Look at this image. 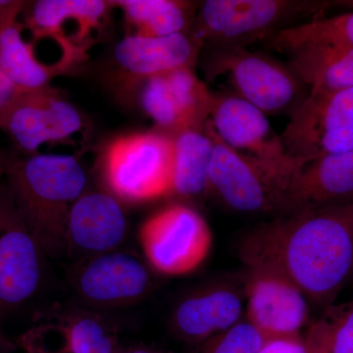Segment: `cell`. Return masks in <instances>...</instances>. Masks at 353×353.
<instances>
[{"label": "cell", "instance_id": "cell-1", "mask_svg": "<svg viewBox=\"0 0 353 353\" xmlns=\"http://www.w3.org/2000/svg\"><path fill=\"white\" fill-rule=\"evenodd\" d=\"M236 252L245 268L280 274L327 308L353 268V203L277 216L243 234Z\"/></svg>", "mask_w": 353, "mask_h": 353}, {"label": "cell", "instance_id": "cell-2", "mask_svg": "<svg viewBox=\"0 0 353 353\" xmlns=\"http://www.w3.org/2000/svg\"><path fill=\"white\" fill-rule=\"evenodd\" d=\"M6 176L14 208L43 253L61 254L66 250L70 210L87 187L80 161L72 155L48 153L8 157Z\"/></svg>", "mask_w": 353, "mask_h": 353}, {"label": "cell", "instance_id": "cell-3", "mask_svg": "<svg viewBox=\"0 0 353 353\" xmlns=\"http://www.w3.org/2000/svg\"><path fill=\"white\" fill-rule=\"evenodd\" d=\"M331 6L314 0H206L199 6L190 32L208 48H248L323 17Z\"/></svg>", "mask_w": 353, "mask_h": 353}, {"label": "cell", "instance_id": "cell-4", "mask_svg": "<svg viewBox=\"0 0 353 353\" xmlns=\"http://www.w3.org/2000/svg\"><path fill=\"white\" fill-rule=\"evenodd\" d=\"M209 80L227 77L234 94L267 116H290L305 101L310 88L287 62L241 46L208 48Z\"/></svg>", "mask_w": 353, "mask_h": 353}, {"label": "cell", "instance_id": "cell-5", "mask_svg": "<svg viewBox=\"0 0 353 353\" xmlns=\"http://www.w3.org/2000/svg\"><path fill=\"white\" fill-rule=\"evenodd\" d=\"M204 130L213 141L209 192L238 212L282 215L296 166L269 163L230 148L215 134L209 120Z\"/></svg>", "mask_w": 353, "mask_h": 353}, {"label": "cell", "instance_id": "cell-6", "mask_svg": "<svg viewBox=\"0 0 353 353\" xmlns=\"http://www.w3.org/2000/svg\"><path fill=\"white\" fill-rule=\"evenodd\" d=\"M173 152V139L155 130L112 139L103 157L108 192L130 203L171 196Z\"/></svg>", "mask_w": 353, "mask_h": 353}, {"label": "cell", "instance_id": "cell-7", "mask_svg": "<svg viewBox=\"0 0 353 353\" xmlns=\"http://www.w3.org/2000/svg\"><path fill=\"white\" fill-rule=\"evenodd\" d=\"M280 137L297 168L315 158L353 152V88L310 90Z\"/></svg>", "mask_w": 353, "mask_h": 353}, {"label": "cell", "instance_id": "cell-8", "mask_svg": "<svg viewBox=\"0 0 353 353\" xmlns=\"http://www.w3.org/2000/svg\"><path fill=\"white\" fill-rule=\"evenodd\" d=\"M139 240L153 270L165 276H183L208 259L213 234L201 213L185 204L173 203L141 224Z\"/></svg>", "mask_w": 353, "mask_h": 353}, {"label": "cell", "instance_id": "cell-9", "mask_svg": "<svg viewBox=\"0 0 353 353\" xmlns=\"http://www.w3.org/2000/svg\"><path fill=\"white\" fill-rule=\"evenodd\" d=\"M83 127L82 115L57 88L29 90L0 116V130L27 155L44 143L71 138Z\"/></svg>", "mask_w": 353, "mask_h": 353}, {"label": "cell", "instance_id": "cell-10", "mask_svg": "<svg viewBox=\"0 0 353 353\" xmlns=\"http://www.w3.org/2000/svg\"><path fill=\"white\" fill-rule=\"evenodd\" d=\"M20 343L26 353H115L117 350L103 318L63 304L37 313Z\"/></svg>", "mask_w": 353, "mask_h": 353}, {"label": "cell", "instance_id": "cell-11", "mask_svg": "<svg viewBox=\"0 0 353 353\" xmlns=\"http://www.w3.org/2000/svg\"><path fill=\"white\" fill-rule=\"evenodd\" d=\"M243 274L210 281L190 292L176 304L171 317L173 333L199 345L245 318Z\"/></svg>", "mask_w": 353, "mask_h": 353}, {"label": "cell", "instance_id": "cell-12", "mask_svg": "<svg viewBox=\"0 0 353 353\" xmlns=\"http://www.w3.org/2000/svg\"><path fill=\"white\" fill-rule=\"evenodd\" d=\"M245 319L267 338L301 334L309 324V301L289 279L261 268H245Z\"/></svg>", "mask_w": 353, "mask_h": 353}, {"label": "cell", "instance_id": "cell-13", "mask_svg": "<svg viewBox=\"0 0 353 353\" xmlns=\"http://www.w3.org/2000/svg\"><path fill=\"white\" fill-rule=\"evenodd\" d=\"M148 267L127 252L103 253L83 259L72 275L79 297L94 307H121L136 303L152 288Z\"/></svg>", "mask_w": 353, "mask_h": 353}, {"label": "cell", "instance_id": "cell-14", "mask_svg": "<svg viewBox=\"0 0 353 353\" xmlns=\"http://www.w3.org/2000/svg\"><path fill=\"white\" fill-rule=\"evenodd\" d=\"M43 255L8 192L0 194V309L17 307L34 296L43 275Z\"/></svg>", "mask_w": 353, "mask_h": 353}, {"label": "cell", "instance_id": "cell-15", "mask_svg": "<svg viewBox=\"0 0 353 353\" xmlns=\"http://www.w3.org/2000/svg\"><path fill=\"white\" fill-rule=\"evenodd\" d=\"M209 122L221 141L230 148L269 163L296 166L267 115L233 92H213Z\"/></svg>", "mask_w": 353, "mask_h": 353}, {"label": "cell", "instance_id": "cell-16", "mask_svg": "<svg viewBox=\"0 0 353 353\" xmlns=\"http://www.w3.org/2000/svg\"><path fill=\"white\" fill-rule=\"evenodd\" d=\"M203 48L190 32L162 38L129 34L114 48L113 63L121 74L123 87L131 90L150 77L185 67L194 69Z\"/></svg>", "mask_w": 353, "mask_h": 353}, {"label": "cell", "instance_id": "cell-17", "mask_svg": "<svg viewBox=\"0 0 353 353\" xmlns=\"http://www.w3.org/2000/svg\"><path fill=\"white\" fill-rule=\"evenodd\" d=\"M127 232V217L119 199L108 192H85L70 210L66 250L83 260L114 252Z\"/></svg>", "mask_w": 353, "mask_h": 353}, {"label": "cell", "instance_id": "cell-18", "mask_svg": "<svg viewBox=\"0 0 353 353\" xmlns=\"http://www.w3.org/2000/svg\"><path fill=\"white\" fill-rule=\"evenodd\" d=\"M350 203H353V152L315 158L296 168L282 215Z\"/></svg>", "mask_w": 353, "mask_h": 353}, {"label": "cell", "instance_id": "cell-19", "mask_svg": "<svg viewBox=\"0 0 353 353\" xmlns=\"http://www.w3.org/2000/svg\"><path fill=\"white\" fill-rule=\"evenodd\" d=\"M112 1L103 0H39L28 2L26 26L34 41L50 39L60 46L65 54L81 61L85 55L70 48L65 41L68 25L77 28L85 39L94 43V36L103 26Z\"/></svg>", "mask_w": 353, "mask_h": 353}, {"label": "cell", "instance_id": "cell-20", "mask_svg": "<svg viewBox=\"0 0 353 353\" xmlns=\"http://www.w3.org/2000/svg\"><path fill=\"white\" fill-rule=\"evenodd\" d=\"M284 54L290 68L310 90L330 92L353 88V46L311 43Z\"/></svg>", "mask_w": 353, "mask_h": 353}, {"label": "cell", "instance_id": "cell-21", "mask_svg": "<svg viewBox=\"0 0 353 353\" xmlns=\"http://www.w3.org/2000/svg\"><path fill=\"white\" fill-rule=\"evenodd\" d=\"M173 139L171 196L196 199L209 192L213 141L208 132L188 130Z\"/></svg>", "mask_w": 353, "mask_h": 353}, {"label": "cell", "instance_id": "cell-22", "mask_svg": "<svg viewBox=\"0 0 353 353\" xmlns=\"http://www.w3.org/2000/svg\"><path fill=\"white\" fill-rule=\"evenodd\" d=\"M114 7L122 10L132 36L162 38L189 32L196 19L194 2L180 0H119Z\"/></svg>", "mask_w": 353, "mask_h": 353}, {"label": "cell", "instance_id": "cell-23", "mask_svg": "<svg viewBox=\"0 0 353 353\" xmlns=\"http://www.w3.org/2000/svg\"><path fill=\"white\" fill-rule=\"evenodd\" d=\"M0 68L24 90L48 87L55 77L68 72L63 67L43 63L37 57L34 43L23 39L18 23L0 27Z\"/></svg>", "mask_w": 353, "mask_h": 353}, {"label": "cell", "instance_id": "cell-24", "mask_svg": "<svg viewBox=\"0 0 353 353\" xmlns=\"http://www.w3.org/2000/svg\"><path fill=\"white\" fill-rule=\"evenodd\" d=\"M320 43L353 46V11L308 21L278 32L265 41L269 48L281 53L305 44Z\"/></svg>", "mask_w": 353, "mask_h": 353}, {"label": "cell", "instance_id": "cell-25", "mask_svg": "<svg viewBox=\"0 0 353 353\" xmlns=\"http://www.w3.org/2000/svg\"><path fill=\"white\" fill-rule=\"evenodd\" d=\"M304 338L311 353H353V301L323 309Z\"/></svg>", "mask_w": 353, "mask_h": 353}, {"label": "cell", "instance_id": "cell-26", "mask_svg": "<svg viewBox=\"0 0 353 353\" xmlns=\"http://www.w3.org/2000/svg\"><path fill=\"white\" fill-rule=\"evenodd\" d=\"M166 78L187 130L204 131L212 110L213 92L194 68L174 70L166 73Z\"/></svg>", "mask_w": 353, "mask_h": 353}, {"label": "cell", "instance_id": "cell-27", "mask_svg": "<svg viewBox=\"0 0 353 353\" xmlns=\"http://www.w3.org/2000/svg\"><path fill=\"white\" fill-rule=\"evenodd\" d=\"M268 339L243 318L226 331L202 341L194 353H259Z\"/></svg>", "mask_w": 353, "mask_h": 353}, {"label": "cell", "instance_id": "cell-28", "mask_svg": "<svg viewBox=\"0 0 353 353\" xmlns=\"http://www.w3.org/2000/svg\"><path fill=\"white\" fill-rule=\"evenodd\" d=\"M259 353H311L303 334L269 338Z\"/></svg>", "mask_w": 353, "mask_h": 353}, {"label": "cell", "instance_id": "cell-29", "mask_svg": "<svg viewBox=\"0 0 353 353\" xmlns=\"http://www.w3.org/2000/svg\"><path fill=\"white\" fill-rule=\"evenodd\" d=\"M29 90L18 88L0 68V116L6 112L18 99Z\"/></svg>", "mask_w": 353, "mask_h": 353}, {"label": "cell", "instance_id": "cell-30", "mask_svg": "<svg viewBox=\"0 0 353 353\" xmlns=\"http://www.w3.org/2000/svg\"><path fill=\"white\" fill-rule=\"evenodd\" d=\"M28 1L0 0V27L17 23L18 16L24 12Z\"/></svg>", "mask_w": 353, "mask_h": 353}, {"label": "cell", "instance_id": "cell-31", "mask_svg": "<svg viewBox=\"0 0 353 353\" xmlns=\"http://www.w3.org/2000/svg\"><path fill=\"white\" fill-rule=\"evenodd\" d=\"M14 345L6 338L2 331L1 323H0V353H9L13 352Z\"/></svg>", "mask_w": 353, "mask_h": 353}, {"label": "cell", "instance_id": "cell-32", "mask_svg": "<svg viewBox=\"0 0 353 353\" xmlns=\"http://www.w3.org/2000/svg\"><path fill=\"white\" fill-rule=\"evenodd\" d=\"M115 353H160L157 350L145 347H121L116 350Z\"/></svg>", "mask_w": 353, "mask_h": 353}, {"label": "cell", "instance_id": "cell-33", "mask_svg": "<svg viewBox=\"0 0 353 353\" xmlns=\"http://www.w3.org/2000/svg\"><path fill=\"white\" fill-rule=\"evenodd\" d=\"M7 161H8V157L4 155L3 153L0 152V178L6 176Z\"/></svg>", "mask_w": 353, "mask_h": 353}, {"label": "cell", "instance_id": "cell-34", "mask_svg": "<svg viewBox=\"0 0 353 353\" xmlns=\"http://www.w3.org/2000/svg\"><path fill=\"white\" fill-rule=\"evenodd\" d=\"M347 285H350V287L352 288V289H353V268L352 270V273H350V279H348Z\"/></svg>", "mask_w": 353, "mask_h": 353}, {"label": "cell", "instance_id": "cell-35", "mask_svg": "<svg viewBox=\"0 0 353 353\" xmlns=\"http://www.w3.org/2000/svg\"><path fill=\"white\" fill-rule=\"evenodd\" d=\"M0 194H1V192H0Z\"/></svg>", "mask_w": 353, "mask_h": 353}]
</instances>
